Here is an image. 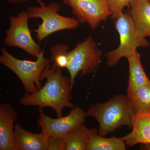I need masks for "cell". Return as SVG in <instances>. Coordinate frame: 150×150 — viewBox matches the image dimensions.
<instances>
[{
  "mask_svg": "<svg viewBox=\"0 0 150 150\" xmlns=\"http://www.w3.org/2000/svg\"><path fill=\"white\" fill-rule=\"evenodd\" d=\"M46 79V83L33 93H25L20 100L24 106H37L40 108L51 107L57 117L63 116L64 108H73L71 102L73 98L70 78L64 76L62 68L48 65L40 76V81Z\"/></svg>",
  "mask_w": 150,
  "mask_h": 150,
  "instance_id": "cell-1",
  "label": "cell"
},
{
  "mask_svg": "<svg viewBox=\"0 0 150 150\" xmlns=\"http://www.w3.org/2000/svg\"><path fill=\"white\" fill-rule=\"evenodd\" d=\"M99 124L98 134L102 137L122 126L132 129L137 115L128 95H116L106 102H96L86 111Z\"/></svg>",
  "mask_w": 150,
  "mask_h": 150,
  "instance_id": "cell-2",
  "label": "cell"
},
{
  "mask_svg": "<svg viewBox=\"0 0 150 150\" xmlns=\"http://www.w3.org/2000/svg\"><path fill=\"white\" fill-rule=\"evenodd\" d=\"M1 51L0 63L18 77L23 84L25 93H34L42 87L40 76L51 63L50 59L44 57L43 51L34 62L16 59L4 48H1Z\"/></svg>",
  "mask_w": 150,
  "mask_h": 150,
  "instance_id": "cell-3",
  "label": "cell"
},
{
  "mask_svg": "<svg viewBox=\"0 0 150 150\" xmlns=\"http://www.w3.org/2000/svg\"><path fill=\"white\" fill-rule=\"evenodd\" d=\"M61 6L56 2H51L48 6H31L26 9L29 18H39L42 22L34 30L36 38L40 42L53 33L61 30L77 28L80 23L77 19L60 15Z\"/></svg>",
  "mask_w": 150,
  "mask_h": 150,
  "instance_id": "cell-4",
  "label": "cell"
},
{
  "mask_svg": "<svg viewBox=\"0 0 150 150\" xmlns=\"http://www.w3.org/2000/svg\"><path fill=\"white\" fill-rule=\"evenodd\" d=\"M115 25L119 33L120 43L118 48L105 54L106 64L109 67L115 66L122 58L127 59L133 56L139 47L149 46L146 38L140 37L133 19L129 13H122L115 19Z\"/></svg>",
  "mask_w": 150,
  "mask_h": 150,
  "instance_id": "cell-5",
  "label": "cell"
},
{
  "mask_svg": "<svg viewBox=\"0 0 150 150\" xmlns=\"http://www.w3.org/2000/svg\"><path fill=\"white\" fill-rule=\"evenodd\" d=\"M102 55V51L98 48L91 35L81 43H77L76 47L69 52V63L67 69L69 73L72 88L78 73L81 72V78L93 73L99 66Z\"/></svg>",
  "mask_w": 150,
  "mask_h": 150,
  "instance_id": "cell-6",
  "label": "cell"
},
{
  "mask_svg": "<svg viewBox=\"0 0 150 150\" xmlns=\"http://www.w3.org/2000/svg\"><path fill=\"white\" fill-rule=\"evenodd\" d=\"M29 18L26 11H21L17 16H11L10 26L6 31L4 43L7 46L21 48L37 58L42 49L33 38L28 26Z\"/></svg>",
  "mask_w": 150,
  "mask_h": 150,
  "instance_id": "cell-7",
  "label": "cell"
},
{
  "mask_svg": "<svg viewBox=\"0 0 150 150\" xmlns=\"http://www.w3.org/2000/svg\"><path fill=\"white\" fill-rule=\"evenodd\" d=\"M39 111L38 125L41 131L48 137L67 135L83 124L86 117L85 111L79 106L73 108L67 116L57 118L46 115L43 108H40Z\"/></svg>",
  "mask_w": 150,
  "mask_h": 150,
  "instance_id": "cell-8",
  "label": "cell"
},
{
  "mask_svg": "<svg viewBox=\"0 0 150 150\" xmlns=\"http://www.w3.org/2000/svg\"><path fill=\"white\" fill-rule=\"evenodd\" d=\"M71 8L72 12L81 23H88L92 30L101 21L105 22L112 13L106 0H62Z\"/></svg>",
  "mask_w": 150,
  "mask_h": 150,
  "instance_id": "cell-9",
  "label": "cell"
},
{
  "mask_svg": "<svg viewBox=\"0 0 150 150\" xmlns=\"http://www.w3.org/2000/svg\"><path fill=\"white\" fill-rule=\"evenodd\" d=\"M17 117V113L11 104H0V150H16L14 123Z\"/></svg>",
  "mask_w": 150,
  "mask_h": 150,
  "instance_id": "cell-10",
  "label": "cell"
},
{
  "mask_svg": "<svg viewBox=\"0 0 150 150\" xmlns=\"http://www.w3.org/2000/svg\"><path fill=\"white\" fill-rule=\"evenodd\" d=\"M49 137L25 130L19 123L14 127V142L16 150H48Z\"/></svg>",
  "mask_w": 150,
  "mask_h": 150,
  "instance_id": "cell-11",
  "label": "cell"
},
{
  "mask_svg": "<svg viewBox=\"0 0 150 150\" xmlns=\"http://www.w3.org/2000/svg\"><path fill=\"white\" fill-rule=\"evenodd\" d=\"M129 12L137 34L142 38L150 37V0H131Z\"/></svg>",
  "mask_w": 150,
  "mask_h": 150,
  "instance_id": "cell-12",
  "label": "cell"
},
{
  "mask_svg": "<svg viewBox=\"0 0 150 150\" xmlns=\"http://www.w3.org/2000/svg\"><path fill=\"white\" fill-rule=\"evenodd\" d=\"M132 131L123 137L127 146L139 144H150V113L137 114Z\"/></svg>",
  "mask_w": 150,
  "mask_h": 150,
  "instance_id": "cell-13",
  "label": "cell"
},
{
  "mask_svg": "<svg viewBox=\"0 0 150 150\" xmlns=\"http://www.w3.org/2000/svg\"><path fill=\"white\" fill-rule=\"evenodd\" d=\"M88 137V150H125L126 145L122 138H105L98 134L95 128H87Z\"/></svg>",
  "mask_w": 150,
  "mask_h": 150,
  "instance_id": "cell-14",
  "label": "cell"
},
{
  "mask_svg": "<svg viewBox=\"0 0 150 150\" xmlns=\"http://www.w3.org/2000/svg\"><path fill=\"white\" fill-rule=\"evenodd\" d=\"M127 59L129 64V79L127 89L128 93L150 83V81L141 63L140 54L137 51Z\"/></svg>",
  "mask_w": 150,
  "mask_h": 150,
  "instance_id": "cell-15",
  "label": "cell"
},
{
  "mask_svg": "<svg viewBox=\"0 0 150 150\" xmlns=\"http://www.w3.org/2000/svg\"><path fill=\"white\" fill-rule=\"evenodd\" d=\"M137 114L150 113V83L127 93Z\"/></svg>",
  "mask_w": 150,
  "mask_h": 150,
  "instance_id": "cell-16",
  "label": "cell"
},
{
  "mask_svg": "<svg viewBox=\"0 0 150 150\" xmlns=\"http://www.w3.org/2000/svg\"><path fill=\"white\" fill-rule=\"evenodd\" d=\"M87 127L83 124L66 136L65 150H88Z\"/></svg>",
  "mask_w": 150,
  "mask_h": 150,
  "instance_id": "cell-17",
  "label": "cell"
},
{
  "mask_svg": "<svg viewBox=\"0 0 150 150\" xmlns=\"http://www.w3.org/2000/svg\"><path fill=\"white\" fill-rule=\"evenodd\" d=\"M68 49V45L64 44H56L51 47L50 60L52 66L62 69L67 68L69 60Z\"/></svg>",
  "mask_w": 150,
  "mask_h": 150,
  "instance_id": "cell-18",
  "label": "cell"
},
{
  "mask_svg": "<svg viewBox=\"0 0 150 150\" xmlns=\"http://www.w3.org/2000/svg\"><path fill=\"white\" fill-rule=\"evenodd\" d=\"M108 6L111 11V18L116 19L121 13L125 7L130 8L131 0H106Z\"/></svg>",
  "mask_w": 150,
  "mask_h": 150,
  "instance_id": "cell-19",
  "label": "cell"
},
{
  "mask_svg": "<svg viewBox=\"0 0 150 150\" xmlns=\"http://www.w3.org/2000/svg\"><path fill=\"white\" fill-rule=\"evenodd\" d=\"M67 135L49 137L48 150H65Z\"/></svg>",
  "mask_w": 150,
  "mask_h": 150,
  "instance_id": "cell-20",
  "label": "cell"
},
{
  "mask_svg": "<svg viewBox=\"0 0 150 150\" xmlns=\"http://www.w3.org/2000/svg\"><path fill=\"white\" fill-rule=\"evenodd\" d=\"M6 1L9 4H20L27 2L29 0H6ZM35 1L39 4L40 6L43 5L45 4L41 0H35Z\"/></svg>",
  "mask_w": 150,
  "mask_h": 150,
  "instance_id": "cell-21",
  "label": "cell"
},
{
  "mask_svg": "<svg viewBox=\"0 0 150 150\" xmlns=\"http://www.w3.org/2000/svg\"><path fill=\"white\" fill-rule=\"evenodd\" d=\"M141 149L142 150H150V144H143Z\"/></svg>",
  "mask_w": 150,
  "mask_h": 150,
  "instance_id": "cell-22",
  "label": "cell"
},
{
  "mask_svg": "<svg viewBox=\"0 0 150 150\" xmlns=\"http://www.w3.org/2000/svg\"></svg>",
  "mask_w": 150,
  "mask_h": 150,
  "instance_id": "cell-23",
  "label": "cell"
}]
</instances>
